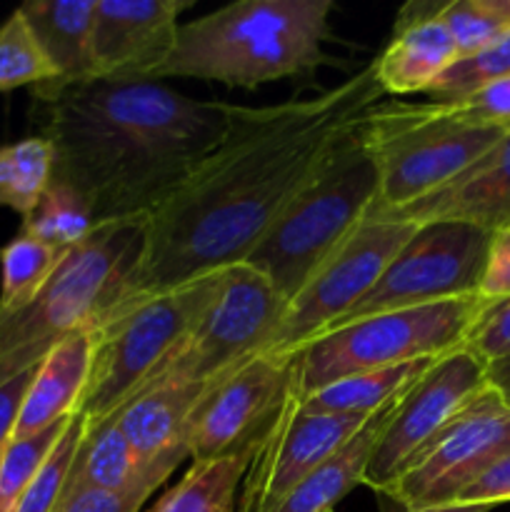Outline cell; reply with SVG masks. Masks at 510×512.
Here are the masks:
<instances>
[{
    "instance_id": "6da1fadb",
    "label": "cell",
    "mask_w": 510,
    "mask_h": 512,
    "mask_svg": "<svg viewBox=\"0 0 510 512\" xmlns=\"http://www.w3.org/2000/svg\"><path fill=\"white\" fill-rule=\"evenodd\" d=\"M383 95L373 68L365 65L313 98L268 108L238 105L228 138L148 215L143 255L108 313L245 263L330 150Z\"/></svg>"
},
{
    "instance_id": "7a4b0ae2",
    "label": "cell",
    "mask_w": 510,
    "mask_h": 512,
    "mask_svg": "<svg viewBox=\"0 0 510 512\" xmlns=\"http://www.w3.org/2000/svg\"><path fill=\"white\" fill-rule=\"evenodd\" d=\"M38 105L53 183L73 190L98 225L168 203L228 138L238 110L155 80H90Z\"/></svg>"
},
{
    "instance_id": "3957f363",
    "label": "cell",
    "mask_w": 510,
    "mask_h": 512,
    "mask_svg": "<svg viewBox=\"0 0 510 512\" xmlns=\"http://www.w3.org/2000/svg\"><path fill=\"white\" fill-rule=\"evenodd\" d=\"M333 0H240L180 23L170 58L155 83L195 78L228 88H258L313 73L330 60Z\"/></svg>"
},
{
    "instance_id": "277c9868",
    "label": "cell",
    "mask_w": 510,
    "mask_h": 512,
    "mask_svg": "<svg viewBox=\"0 0 510 512\" xmlns=\"http://www.w3.org/2000/svg\"><path fill=\"white\" fill-rule=\"evenodd\" d=\"M145 220L100 223L65 253L33 303L0 313V385L43 363L65 335L90 328L113 308L143 255Z\"/></svg>"
},
{
    "instance_id": "5b68a950",
    "label": "cell",
    "mask_w": 510,
    "mask_h": 512,
    "mask_svg": "<svg viewBox=\"0 0 510 512\" xmlns=\"http://www.w3.org/2000/svg\"><path fill=\"white\" fill-rule=\"evenodd\" d=\"M378 198V165L358 125L285 205L245 265L263 273L288 303L315 268L365 220Z\"/></svg>"
},
{
    "instance_id": "8992f818",
    "label": "cell",
    "mask_w": 510,
    "mask_h": 512,
    "mask_svg": "<svg viewBox=\"0 0 510 512\" xmlns=\"http://www.w3.org/2000/svg\"><path fill=\"white\" fill-rule=\"evenodd\" d=\"M360 135L380 175V198L368 215H390L460 178L505 130L470 123L428 100L378 103L360 123Z\"/></svg>"
},
{
    "instance_id": "52a82bcc",
    "label": "cell",
    "mask_w": 510,
    "mask_h": 512,
    "mask_svg": "<svg viewBox=\"0 0 510 512\" xmlns=\"http://www.w3.org/2000/svg\"><path fill=\"white\" fill-rule=\"evenodd\" d=\"M485 308L488 300L465 295L420 308L390 310L325 330L293 353V390L300 398H308L348 375L443 358L465 348Z\"/></svg>"
},
{
    "instance_id": "ba28073f",
    "label": "cell",
    "mask_w": 510,
    "mask_h": 512,
    "mask_svg": "<svg viewBox=\"0 0 510 512\" xmlns=\"http://www.w3.org/2000/svg\"><path fill=\"white\" fill-rule=\"evenodd\" d=\"M223 273L200 275L178 288L135 300L90 325L93 363L78 413L100 423L123 408L198 323L223 285Z\"/></svg>"
},
{
    "instance_id": "9c48e42d",
    "label": "cell",
    "mask_w": 510,
    "mask_h": 512,
    "mask_svg": "<svg viewBox=\"0 0 510 512\" xmlns=\"http://www.w3.org/2000/svg\"><path fill=\"white\" fill-rule=\"evenodd\" d=\"M285 305L288 303L263 273L245 263L230 265L213 303L138 393L158 385L213 383L218 375L263 353L283 318Z\"/></svg>"
},
{
    "instance_id": "30bf717a",
    "label": "cell",
    "mask_w": 510,
    "mask_h": 512,
    "mask_svg": "<svg viewBox=\"0 0 510 512\" xmlns=\"http://www.w3.org/2000/svg\"><path fill=\"white\" fill-rule=\"evenodd\" d=\"M490 233L493 230L460 220L420 223L408 243L390 260L373 290L330 328L390 310L478 295Z\"/></svg>"
},
{
    "instance_id": "8fae6325",
    "label": "cell",
    "mask_w": 510,
    "mask_h": 512,
    "mask_svg": "<svg viewBox=\"0 0 510 512\" xmlns=\"http://www.w3.org/2000/svg\"><path fill=\"white\" fill-rule=\"evenodd\" d=\"M418 225L393 218H365L315 268L308 283L288 300L263 353H295L338 323L373 290L390 260Z\"/></svg>"
},
{
    "instance_id": "7c38bea8",
    "label": "cell",
    "mask_w": 510,
    "mask_h": 512,
    "mask_svg": "<svg viewBox=\"0 0 510 512\" xmlns=\"http://www.w3.org/2000/svg\"><path fill=\"white\" fill-rule=\"evenodd\" d=\"M508 453L510 405L488 385L410 460L385 495L408 512L453 505L470 483Z\"/></svg>"
},
{
    "instance_id": "4fadbf2b",
    "label": "cell",
    "mask_w": 510,
    "mask_h": 512,
    "mask_svg": "<svg viewBox=\"0 0 510 512\" xmlns=\"http://www.w3.org/2000/svg\"><path fill=\"white\" fill-rule=\"evenodd\" d=\"M373 415L305 413L290 383L273 423L255 445L235 512H273L303 480L338 455Z\"/></svg>"
},
{
    "instance_id": "5bb4252c",
    "label": "cell",
    "mask_w": 510,
    "mask_h": 512,
    "mask_svg": "<svg viewBox=\"0 0 510 512\" xmlns=\"http://www.w3.org/2000/svg\"><path fill=\"white\" fill-rule=\"evenodd\" d=\"M488 388V365L468 348H458L433 363V368L398 400L390 413L363 485L385 493L410 465V460L448 428L483 390Z\"/></svg>"
},
{
    "instance_id": "9a60e30c",
    "label": "cell",
    "mask_w": 510,
    "mask_h": 512,
    "mask_svg": "<svg viewBox=\"0 0 510 512\" xmlns=\"http://www.w3.org/2000/svg\"><path fill=\"white\" fill-rule=\"evenodd\" d=\"M293 353H258L218 375L188 425V458L210 463L258 440L293 383Z\"/></svg>"
},
{
    "instance_id": "2e32d148",
    "label": "cell",
    "mask_w": 510,
    "mask_h": 512,
    "mask_svg": "<svg viewBox=\"0 0 510 512\" xmlns=\"http://www.w3.org/2000/svg\"><path fill=\"white\" fill-rule=\"evenodd\" d=\"M193 0H98L95 80H150L178 43Z\"/></svg>"
},
{
    "instance_id": "e0dca14e",
    "label": "cell",
    "mask_w": 510,
    "mask_h": 512,
    "mask_svg": "<svg viewBox=\"0 0 510 512\" xmlns=\"http://www.w3.org/2000/svg\"><path fill=\"white\" fill-rule=\"evenodd\" d=\"M443 3H408L398 13L388 45L370 63L383 93H428L458 63V48L440 20Z\"/></svg>"
},
{
    "instance_id": "ac0fdd59",
    "label": "cell",
    "mask_w": 510,
    "mask_h": 512,
    "mask_svg": "<svg viewBox=\"0 0 510 512\" xmlns=\"http://www.w3.org/2000/svg\"><path fill=\"white\" fill-rule=\"evenodd\" d=\"M95 5L98 0H30L18 8L55 80L30 88L35 103L95 80Z\"/></svg>"
},
{
    "instance_id": "d6986e66",
    "label": "cell",
    "mask_w": 510,
    "mask_h": 512,
    "mask_svg": "<svg viewBox=\"0 0 510 512\" xmlns=\"http://www.w3.org/2000/svg\"><path fill=\"white\" fill-rule=\"evenodd\" d=\"M408 223H435V220H460L480 228L495 230L510 223V130L460 178L445 185L438 193L408 205L390 215Z\"/></svg>"
},
{
    "instance_id": "ffe728a7",
    "label": "cell",
    "mask_w": 510,
    "mask_h": 512,
    "mask_svg": "<svg viewBox=\"0 0 510 512\" xmlns=\"http://www.w3.org/2000/svg\"><path fill=\"white\" fill-rule=\"evenodd\" d=\"M208 385L148 388L115 410L110 418L145 465L173 475L175 468L188 458L190 415L198 408Z\"/></svg>"
},
{
    "instance_id": "44dd1931",
    "label": "cell",
    "mask_w": 510,
    "mask_h": 512,
    "mask_svg": "<svg viewBox=\"0 0 510 512\" xmlns=\"http://www.w3.org/2000/svg\"><path fill=\"white\" fill-rule=\"evenodd\" d=\"M90 363H93L90 330L83 328L65 335L35 370L10 443L33 438L73 415L88 385Z\"/></svg>"
},
{
    "instance_id": "7402d4cb",
    "label": "cell",
    "mask_w": 510,
    "mask_h": 512,
    "mask_svg": "<svg viewBox=\"0 0 510 512\" xmlns=\"http://www.w3.org/2000/svg\"><path fill=\"white\" fill-rule=\"evenodd\" d=\"M170 473L150 468L138 458L113 418L88 423L70 463L65 490H95V493H145L155 490Z\"/></svg>"
},
{
    "instance_id": "603a6c76",
    "label": "cell",
    "mask_w": 510,
    "mask_h": 512,
    "mask_svg": "<svg viewBox=\"0 0 510 512\" xmlns=\"http://www.w3.org/2000/svg\"><path fill=\"white\" fill-rule=\"evenodd\" d=\"M395 405H398V400L390 403L388 408L378 410V413L365 423V428L360 430L338 455H333L323 468H318L308 480H303V483H300L273 512L335 510V505H338L350 490L363 485L368 460L370 455H373L375 443H378L380 433H383L385 423H388Z\"/></svg>"
},
{
    "instance_id": "cb8c5ba5",
    "label": "cell",
    "mask_w": 510,
    "mask_h": 512,
    "mask_svg": "<svg viewBox=\"0 0 510 512\" xmlns=\"http://www.w3.org/2000/svg\"><path fill=\"white\" fill-rule=\"evenodd\" d=\"M438 358L415 360V363L393 365V368L365 370V373L348 375L325 388L315 390L303 400L305 413L318 415H368L388 408L390 403L403 398Z\"/></svg>"
},
{
    "instance_id": "d4e9b609",
    "label": "cell",
    "mask_w": 510,
    "mask_h": 512,
    "mask_svg": "<svg viewBox=\"0 0 510 512\" xmlns=\"http://www.w3.org/2000/svg\"><path fill=\"white\" fill-rule=\"evenodd\" d=\"M258 440L210 463H193L173 488L140 512H235L240 483Z\"/></svg>"
},
{
    "instance_id": "484cf974",
    "label": "cell",
    "mask_w": 510,
    "mask_h": 512,
    "mask_svg": "<svg viewBox=\"0 0 510 512\" xmlns=\"http://www.w3.org/2000/svg\"><path fill=\"white\" fill-rule=\"evenodd\" d=\"M55 153L43 135L0 145V205L28 220L53 183Z\"/></svg>"
},
{
    "instance_id": "4316f807",
    "label": "cell",
    "mask_w": 510,
    "mask_h": 512,
    "mask_svg": "<svg viewBox=\"0 0 510 512\" xmlns=\"http://www.w3.org/2000/svg\"><path fill=\"white\" fill-rule=\"evenodd\" d=\"M68 250H58L53 245L35 240L30 235L18 233L3 250H0V313L20 310L33 303L50 278L55 275L58 265L63 263Z\"/></svg>"
},
{
    "instance_id": "83f0119b",
    "label": "cell",
    "mask_w": 510,
    "mask_h": 512,
    "mask_svg": "<svg viewBox=\"0 0 510 512\" xmlns=\"http://www.w3.org/2000/svg\"><path fill=\"white\" fill-rule=\"evenodd\" d=\"M95 228H98V223L88 213L83 200L73 190L50 183L48 193L43 195L33 215L23 220L20 233L43 240L58 250H70L83 243Z\"/></svg>"
},
{
    "instance_id": "f1b7e54d",
    "label": "cell",
    "mask_w": 510,
    "mask_h": 512,
    "mask_svg": "<svg viewBox=\"0 0 510 512\" xmlns=\"http://www.w3.org/2000/svg\"><path fill=\"white\" fill-rule=\"evenodd\" d=\"M70 418L60 420L53 428L43 430V433L33 435V438L15 440V443L5 445L0 453V512H13L15 505L25 495L38 473L43 470L45 460L55 450V445L63 438L65 428H68Z\"/></svg>"
},
{
    "instance_id": "f546056e",
    "label": "cell",
    "mask_w": 510,
    "mask_h": 512,
    "mask_svg": "<svg viewBox=\"0 0 510 512\" xmlns=\"http://www.w3.org/2000/svg\"><path fill=\"white\" fill-rule=\"evenodd\" d=\"M53 80V68L35 45L23 15L15 10L0 25V93L15 88H40Z\"/></svg>"
},
{
    "instance_id": "4dcf8cb0",
    "label": "cell",
    "mask_w": 510,
    "mask_h": 512,
    "mask_svg": "<svg viewBox=\"0 0 510 512\" xmlns=\"http://www.w3.org/2000/svg\"><path fill=\"white\" fill-rule=\"evenodd\" d=\"M510 75V30L495 45L485 48L483 53L470 55L450 65L433 85L428 95L433 103H455V100L468 98L485 83H493L498 78Z\"/></svg>"
},
{
    "instance_id": "1f68e13d",
    "label": "cell",
    "mask_w": 510,
    "mask_h": 512,
    "mask_svg": "<svg viewBox=\"0 0 510 512\" xmlns=\"http://www.w3.org/2000/svg\"><path fill=\"white\" fill-rule=\"evenodd\" d=\"M440 20L445 23L455 48H458V60L483 53L485 48L495 45L508 33V25L485 5V0L443 3Z\"/></svg>"
},
{
    "instance_id": "d6a6232c",
    "label": "cell",
    "mask_w": 510,
    "mask_h": 512,
    "mask_svg": "<svg viewBox=\"0 0 510 512\" xmlns=\"http://www.w3.org/2000/svg\"><path fill=\"white\" fill-rule=\"evenodd\" d=\"M453 110L460 118L470 120V123L488 125V128H498L508 133L510 130V75L508 78H498L493 83H485L468 98L455 100V103H443Z\"/></svg>"
},
{
    "instance_id": "836d02e7",
    "label": "cell",
    "mask_w": 510,
    "mask_h": 512,
    "mask_svg": "<svg viewBox=\"0 0 510 512\" xmlns=\"http://www.w3.org/2000/svg\"><path fill=\"white\" fill-rule=\"evenodd\" d=\"M465 348L473 350L485 365L510 358V298L488 303Z\"/></svg>"
},
{
    "instance_id": "e575fe53",
    "label": "cell",
    "mask_w": 510,
    "mask_h": 512,
    "mask_svg": "<svg viewBox=\"0 0 510 512\" xmlns=\"http://www.w3.org/2000/svg\"><path fill=\"white\" fill-rule=\"evenodd\" d=\"M478 295L488 303L510 298V223L500 225L490 233L488 258L480 275Z\"/></svg>"
},
{
    "instance_id": "d590c367",
    "label": "cell",
    "mask_w": 510,
    "mask_h": 512,
    "mask_svg": "<svg viewBox=\"0 0 510 512\" xmlns=\"http://www.w3.org/2000/svg\"><path fill=\"white\" fill-rule=\"evenodd\" d=\"M150 495L145 493H95V490H65L53 512H140Z\"/></svg>"
},
{
    "instance_id": "8d00e7d4",
    "label": "cell",
    "mask_w": 510,
    "mask_h": 512,
    "mask_svg": "<svg viewBox=\"0 0 510 512\" xmlns=\"http://www.w3.org/2000/svg\"><path fill=\"white\" fill-rule=\"evenodd\" d=\"M455 503L485 505V508L510 503V453L503 455L498 463L490 465L475 483H470L468 488L458 495Z\"/></svg>"
},
{
    "instance_id": "74e56055",
    "label": "cell",
    "mask_w": 510,
    "mask_h": 512,
    "mask_svg": "<svg viewBox=\"0 0 510 512\" xmlns=\"http://www.w3.org/2000/svg\"><path fill=\"white\" fill-rule=\"evenodd\" d=\"M38 365L25 373H20L18 378H13L10 383L0 385V453L5 450V445L10 443V435H13L15 420H18L20 405H23L25 393H28V385L33 380Z\"/></svg>"
},
{
    "instance_id": "f35d334b",
    "label": "cell",
    "mask_w": 510,
    "mask_h": 512,
    "mask_svg": "<svg viewBox=\"0 0 510 512\" xmlns=\"http://www.w3.org/2000/svg\"><path fill=\"white\" fill-rule=\"evenodd\" d=\"M488 385L510 405V358L488 365Z\"/></svg>"
},
{
    "instance_id": "ab89813d",
    "label": "cell",
    "mask_w": 510,
    "mask_h": 512,
    "mask_svg": "<svg viewBox=\"0 0 510 512\" xmlns=\"http://www.w3.org/2000/svg\"><path fill=\"white\" fill-rule=\"evenodd\" d=\"M485 5H488V8L493 10V13L498 15V18L503 20L510 30V0H485Z\"/></svg>"
},
{
    "instance_id": "60d3db41",
    "label": "cell",
    "mask_w": 510,
    "mask_h": 512,
    "mask_svg": "<svg viewBox=\"0 0 510 512\" xmlns=\"http://www.w3.org/2000/svg\"><path fill=\"white\" fill-rule=\"evenodd\" d=\"M493 508H485V505H460V503H453V505H440V508H430V510H423V512H490Z\"/></svg>"
},
{
    "instance_id": "b9f144b4",
    "label": "cell",
    "mask_w": 510,
    "mask_h": 512,
    "mask_svg": "<svg viewBox=\"0 0 510 512\" xmlns=\"http://www.w3.org/2000/svg\"><path fill=\"white\" fill-rule=\"evenodd\" d=\"M378 495V508H380V512H408L403 508V505L398 503V500L395 498H390V495H385V493H375Z\"/></svg>"
},
{
    "instance_id": "7bdbcfd3",
    "label": "cell",
    "mask_w": 510,
    "mask_h": 512,
    "mask_svg": "<svg viewBox=\"0 0 510 512\" xmlns=\"http://www.w3.org/2000/svg\"><path fill=\"white\" fill-rule=\"evenodd\" d=\"M325 512H335V510H325Z\"/></svg>"
}]
</instances>
